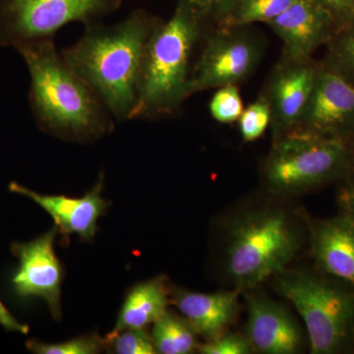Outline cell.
Here are the masks:
<instances>
[{
  "label": "cell",
  "instance_id": "obj_19",
  "mask_svg": "<svg viewBox=\"0 0 354 354\" xmlns=\"http://www.w3.org/2000/svg\"><path fill=\"white\" fill-rule=\"evenodd\" d=\"M295 0H239L227 22L221 27H241L255 23L269 24Z\"/></svg>",
  "mask_w": 354,
  "mask_h": 354
},
{
  "label": "cell",
  "instance_id": "obj_27",
  "mask_svg": "<svg viewBox=\"0 0 354 354\" xmlns=\"http://www.w3.org/2000/svg\"><path fill=\"white\" fill-rule=\"evenodd\" d=\"M329 14L335 32L354 19V0H316Z\"/></svg>",
  "mask_w": 354,
  "mask_h": 354
},
{
  "label": "cell",
  "instance_id": "obj_24",
  "mask_svg": "<svg viewBox=\"0 0 354 354\" xmlns=\"http://www.w3.org/2000/svg\"><path fill=\"white\" fill-rule=\"evenodd\" d=\"M106 342H111L114 353L118 354H153L157 353L152 335L145 329H127L118 334H109Z\"/></svg>",
  "mask_w": 354,
  "mask_h": 354
},
{
  "label": "cell",
  "instance_id": "obj_8",
  "mask_svg": "<svg viewBox=\"0 0 354 354\" xmlns=\"http://www.w3.org/2000/svg\"><path fill=\"white\" fill-rule=\"evenodd\" d=\"M191 75L192 95L236 85L252 76L264 53V43L249 26L206 30Z\"/></svg>",
  "mask_w": 354,
  "mask_h": 354
},
{
  "label": "cell",
  "instance_id": "obj_29",
  "mask_svg": "<svg viewBox=\"0 0 354 354\" xmlns=\"http://www.w3.org/2000/svg\"><path fill=\"white\" fill-rule=\"evenodd\" d=\"M344 207L346 209V218L354 223V176L353 180L349 183L348 189L344 194Z\"/></svg>",
  "mask_w": 354,
  "mask_h": 354
},
{
  "label": "cell",
  "instance_id": "obj_3",
  "mask_svg": "<svg viewBox=\"0 0 354 354\" xmlns=\"http://www.w3.org/2000/svg\"><path fill=\"white\" fill-rule=\"evenodd\" d=\"M206 30L186 0H178L171 17L158 23L147 44L130 120H158L180 111L192 95L193 58Z\"/></svg>",
  "mask_w": 354,
  "mask_h": 354
},
{
  "label": "cell",
  "instance_id": "obj_18",
  "mask_svg": "<svg viewBox=\"0 0 354 354\" xmlns=\"http://www.w3.org/2000/svg\"><path fill=\"white\" fill-rule=\"evenodd\" d=\"M196 330L186 319L165 312L153 323L152 339L158 353L187 354L196 348Z\"/></svg>",
  "mask_w": 354,
  "mask_h": 354
},
{
  "label": "cell",
  "instance_id": "obj_13",
  "mask_svg": "<svg viewBox=\"0 0 354 354\" xmlns=\"http://www.w3.org/2000/svg\"><path fill=\"white\" fill-rule=\"evenodd\" d=\"M104 178L99 179L95 187L81 198L64 195H41L20 185L9 184V190L32 199L50 214L55 227L60 234H77L86 241H91L97 232V223L109 206L102 197Z\"/></svg>",
  "mask_w": 354,
  "mask_h": 354
},
{
  "label": "cell",
  "instance_id": "obj_7",
  "mask_svg": "<svg viewBox=\"0 0 354 354\" xmlns=\"http://www.w3.org/2000/svg\"><path fill=\"white\" fill-rule=\"evenodd\" d=\"M122 0H0V46L13 48L28 41L55 39L72 22L84 25L120 8Z\"/></svg>",
  "mask_w": 354,
  "mask_h": 354
},
{
  "label": "cell",
  "instance_id": "obj_26",
  "mask_svg": "<svg viewBox=\"0 0 354 354\" xmlns=\"http://www.w3.org/2000/svg\"><path fill=\"white\" fill-rule=\"evenodd\" d=\"M250 342L239 335H221L199 346L204 354H247L251 351Z\"/></svg>",
  "mask_w": 354,
  "mask_h": 354
},
{
  "label": "cell",
  "instance_id": "obj_15",
  "mask_svg": "<svg viewBox=\"0 0 354 354\" xmlns=\"http://www.w3.org/2000/svg\"><path fill=\"white\" fill-rule=\"evenodd\" d=\"M174 304L198 334L209 339L223 335L237 311V293L180 291Z\"/></svg>",
  "mask_w": 354,
  "mask_h": 354
},
{
  "label": "cell",
  "instance_id": "obj_6",
  "mask_svg": "<svg viewBox=\"0 0 354 354\" xmlns=\"http://www.w3.org/2000/svg\"><path fill=\"white\" fill-rule=\"evenodd\" d=\"M277 288L304 321L312 353H332L344 344L354 323L353 295L301 272H281Z\"/></svg>",
  "mask_w": 354,
  "mask_h": 354
},
{
  "label": "cell",
  "instance_id": "obj_22",
  "mask_svg": "<svg viewBox=\"0 0 354 354\" xmlns=\"http://www.w3.org/2000/svg\"><path fill=\"white\" fill-rule=\"evenodd\" d=\"M209 108L211 115L218 122L232 124L239 121L244 109L239 86L227 85L218 88L209 102Z\"/></svg>",
  "mask_w": 354,
  "mask_h": 354
},
{
  "label": "cell",
  "instance_id": "obj_1",
  "mask_svg": "<svg viewBox=\"0 0 354 354\" xmlns=\"http://www.w3.org/2000/svg\"><path fill=\"white\" fill-rule=\"evenodd\" d=\"M160 21L138 9L116 24L86 25L76 43L60 50L115 120H130L147 44Z\"/></svg>",
  "mask_w": 354,
  "mask_h": 354
},
{
  "label": "cell",
  "instance_id": "obj_17",
  "mask_svg": "<svg viewBox=\"0 0 354 354\" xmlns=\"http://www.w3.org/2000/svg\"><path fill=\"white\" fill-rule=\"evenodd\" d=\"M169 293L165 279L157 278L139 283L125 298L118 322L111 335L123 330L145 329L167 312Z\"/></svg>",
  "mask_w": 354,
  "mask_h": 354
},
{
  "label": "cell",
  "instance_id": "obj_12",
  "mask_svg": "<svg viewBox=\"0 0 354 354\" xmlns=\"http://www.w3.org/2000/svg\"><path fill=\"white\" fill-rule=\"evenodd\" d=\"M283 44V57L309 59L329 43L335 28L329 14L316 0H295L268 24Z\"/></svg>",
  "mask_w": 354,
  "mask_h": 354
},
{
  "label": "cell",
  "instance_id": "obj_23",
  "mask_svg": "<svg viewBox=\"0 0 354 354\" xmlns=\"http://www.w3.org/2000/svg\"><path fill=\"white\" fill-rule=\"evenodd\" d=\"M102 342L97 335L80 337L71 341L60 344H44V342L30 341L27 348L39 354H94L102 349Z\"/></svg>",
  "mask_w": 354,
  "mask_h": 354
},
{
  "label": "cell",
  "instance_id": "obj_28",
  "mask_svg": "<svg viewBox=\"0 0 354 354\" xmlns=\"http://www.w3.org/2000/svg\"><path fill=\"white\" fill-rule=\"evenodd\" d=\"M0 325L6 330L22 333V334H27L29 332V327L16 320L15 317L8 311L1 301H0Z\"/></svg>",
  "mask_w": 354,
  "mask_h": 354
},
{
  "label": "cell",
  "instance_id": "obj_11",
  "mask_svg": "<svg viewBox=\"0 0 354 354\" xmlns=\"http://www.w3.org/2000/svg\"><path fill=\"white\" fill-rule=\"evenodd\" d=\"M57 227L27 243H15L13 253L19 269L13 277L14 290L21 297L46 300L55 320L62 318V269L55 251Z\"/></svg>",
  "mask_w": 354,
  "mask_h": 354
},
{
  "label": "cell",
  "instance_id": "obj_10",
  "mask_svg": "<svg viewBox=\"0 0 354 354\" xmlns=\"http://www.w3.org/2000/svg\"><path fill=\"white\" fill-rule=\"evenodd\" d=\"M318 64L312 58L281 57L274 67L264 93L271 109L274 140L295 132L308 104L315 82Z\"/></svg>",
  "mask_w": 354,
  "mask_h": 354
},
{
  "label": "cell",
  "instance_id": "obj_21",
  "mask_svg": "<svg viewBox=\"0 0 354 354\" xmlns=\"http://www.w3.org/2000/svg\"><path fill=\"white\" fill-rule=\"evenodd\" d=\"M239 130L245 142H253L264 134L271 125V109L269 104L261 94L256 101L244 108L239 120Z\"/></svg>",
  "mask_w": 354,
  "mask_h": 354
},
{
  "label": "cell",
  "instance_id": "obj_2",
  "mask_svg": "<svg viewBox=\"0 0 354 354\" xmlns=\"http://www.w3.org/2000/svg\"><path fill=\"white\" fill-rule=\"evenodd\" d=\"M14 50L30 74L29 102L38 127L62 138H97L114 128L101 97L67 64L55 39L28 41Z\"/></svg>",
  "mask_w": 354,
  "mask_h": 354
},
{
  "label": "cell",
  "instance_id": "obj_5",
  "mask_svg": "<svg viewBox=\"0 0 354 354\" xmlns=\"http://www.w3.org/2000/svg\"><path fill=\"white\" fill-rule=\"evenodd\" d=\"M348 160L346 140L292 132L274 140L263 176L272 192L297 194L339 176Z\"/></svg>",
  "mask_w": 354,
  "mask_h": 354
},
{
  "label": "cell",
  "instance_id": "obj_9",
  "mask_svg": "<svg viewBox=\"0 0 354 354\" xmlns=\"http://www.w3.org/2000/svg\"><path fill=\"white\" fill-rule=\"evenodd\" d=\"M295 132L344 139L354 132V85L325 64H318L308 104Z\"/></svg>",
  "mask_w": 354,
  "mask_h": 354
},
{
  "label": "cell",
  "instance_id": "obj_16",
  "mask_svg": "<svg viewBox=\"0 0 354 354\" xmlns=\"http://www.w3.org/2000/svg\"><path fill=\"white\" fill-rule=\"evenodd\" d=\"M313 252L326 272L354 283V223L346 216L324 221L312 236Z\"/></svg>",
  "mask_w": 354,
  "mask_h": 354
},
{
  "label": "cell",
  "instance_id": "obj_4",
  "mask_svg": "<svg viewBox=\"0 0 354 354\" xmlns=\"http://www.w3.org/2000/svg\"><path fill=\"white\" fill-rule=\"evenodd\" d=\"M299 247L297 227L283 212L264 209L248 214L230 232L228 274L239 288H254L283 272Z\"/></svg>",
  "mask_w": 354,
  "mask_h": 354
},
{
  "label": "cell",
  "instance_id": "obj_14",
  "mask_svg": "<svg viewBox=\"0 0 354 354\" xmlns=\"http://www.w3.org/2000/svg\"><path fill=\"white\" fill-rule=\"evenodd\" d=\"M247 337L254 349L266 354L295 353L301 344V334L290 314L264 298L248 300Z\"/></svg>",
  "mask_w": 354,
  "mask_h": 354
},
{
  "label": "cell",
  "instance_id": "obj_25",
  "mask_svg": "<svg viewBox=\"0 0 354 354\" xmlns=\"http://www.w3.org/2000/svg\"><path fill=\"white\" fill-rule=\"evenodd\" d=\"M204 21L207 30L227 22L239 0H186Z\"/></svg>",
  "mask_w": 354,
  "mask_h": 354
},
{
  "label": "cell",
  "instance_id": "obj_20",
  "mask_svg": "<svg viewBox=\"0 0 354 354\" xmlns=\"http://www.w3.org/2000/svg\"><path fill=\"white\" fill-rule=\"evenodd\" d=\"M328 46L324 64L354 85V19L335 32Z\"/></svg>",
  "mask_w": 354,
  "mask_h": 354
}]
</instances>
